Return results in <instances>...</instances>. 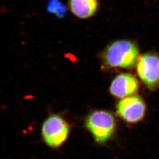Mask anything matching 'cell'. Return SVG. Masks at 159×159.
I'll list each match as a JSON object with an SVG mask.
<instances>
[{"label":"cell","instance_id":"6da1fadb","mask_svg":"<svg viewBox=\"0 0 159 159\" xmlns=\"http://www.w3.org/2000/svg\"><path fill=\"white\" fill-rule=\"evenodd\" d=\"M103 57L106 64L110 67L129 69L138 63L139 50L132 41L119 40L108 46Z\"/></svg>","mask_w":159,"mask_h":159},{"label":"cell","instance_id":"7a4b0ae2","mask_svg":"<svg viewBox=\"0 0 159 159\" xmlns=\"http://www.w3.org/2000/svg\"><path fill=\"white\" fill-rule=\"evenodd\" d=\"M86 127L95 141L104 144L112 137L116 130V120L112 114L105 111H96L88 116Z\"/></svg>","mask_w":159,"mask_h":159},{"label":"cell","instance_id":"3957f363","mask_svg":"<svg viewBox=\"0 0 159 159\" xmlns=\"http://www.w3.org/2000/svg\"><path fill=\"white\" fill-rule=\"evenodd\" d=\"M69 133V125L57 115L50 116L42 125V136L44 141L53 148H57L63 145Z\"/></svg>","mask_w":159,"mask_h":159},{"label":"cell","instance_id":"277c9868","mask_svg":"<svg viewBox=\"0 0 159 159\" xmlns=\"http://www.w3.org/2000/svg\"><path fill=\"white\" fill-rule=\"evenodd\" d=\"M137 72L144 84L154 90L159 87V56L153 53L143 54L139 60Z\"/></svg>","mask_w":159,"mask_h":159},{"label":"cell","instance_id":"5b68a950","mask_svg":"<svg viewBox=\"0 0 159 159\" xmlns=\"http://www.w3.org/2000/svg\"><path fill=\"white\" fill-rule=\"evenodd\" d=\"M119 115L128 123H137L142 119L145 112L146 105L141 97L130 96L122 99L117 104Z\"/></svg>","mask_w":159,"mask_h":159},{"label":"cell","instance_id":"8992f818","mask_svg":"<svg viewBox=\"0 0 159 159\" xmlns=\"http://www.w3.org/2000/svg\"><path fill=\"white\" fill-rule=\"evenodd\" d=\"M138 81L130 74H121L113 80L110 87V92L116 97L125 98L137 93Z\"/></svg>","mask_w":159,"mask_h":159},{"label":"cell","instance_id":"52a82bcc","mask_svg":"<svg viewBox=\"0 0 159 159\" xmlns=\"http://www.w3.org/2000/svg\"><path fill=\"white\" fill-rule=\"evenodd\" d=\"M70 11L76 18L88 19L94 16L99 8L98 0H68Z\"/></svg>","mask_w":159,"mask_h":159},{"label":"cell","instance_id":"ba28073f","mask_svg":"<svg viewBox=\"0 0 159 159\" xmlns=\"http://www.w3.org/2000/svg\"><path fill=\"white\" fill-rule=\"evenodd\" d=\"M48 12L55 15L58 17H62L65 15L66 8L58 0H51L48 2L47 7Z\"/></svg>","mask_w":159,"mask_h":159}]
</instances>
